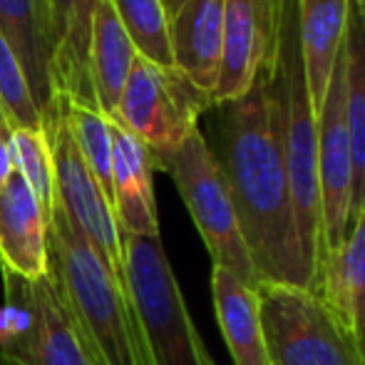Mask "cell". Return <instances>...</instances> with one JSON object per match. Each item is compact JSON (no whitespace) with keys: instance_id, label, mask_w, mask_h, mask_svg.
Returning <instances> with one entry per match:
<instances>
[{"instance_id":"1","label":"cell","mask_w":365,"mask_h":365,"mask_svg":"<svg viewBox=\"0 0 365 365\" xmlns=\"http://www.w3.org/2000/svg\"><path fill=\"white\" fill-rule=\"evenodd\" d=\"M209 112L214 137L207 142L229 184L259 284L311 289L286 177L279 102L264 70L244 97Z\"/></svg>"},{"instance_id":"2","label":"cell","mask_w":365,"mask_h":365,"mask_svg":"<svg viewBox=\"0 0 365 365\" xmlns=\"http://www.w3.org/2000/svg\"><path fill=\"white\" fill-rule=\"evenodd\" d=\"M50 276L95 365H147L130 291L70 224L60 204L48 224Z\"/></svg>"},{"instance_id":"3","label":"cell","mask_w":365,"mask_h":365,"mask_svg":"<svg viewBox=\"0 0 365 365\" xmlns=\"http://www.w3.org/2000/svg\"><path fill=\"white\" fill-rule=\"evenodd\" d=\"M127 291L142 333L147 365H217L184 303L159 236L122 231Z\"/></svg>"},{"instance_id":"4","label":"cell","mask_w":365,"mask_h":365,"mask_svg":"<svg viewBox=\"0 0 365 365\" xmlns=\"http://www.w3.org/2000/svg\"><path fill=\"white\" fill-rule=\"evenodd\" d=\"M152 159L154 169H164L177 184L179 197L192 214L194 226L212 256V264L256 289L259 274L241 234L229 184L202 130H194L177 149L157 154Z\"/></svg>"},{"instance_id":"5","label":"cell","mask_w":365,"mask_h":365,"mask_svg":"<svg viewBox=\"0 0 365 365\" xmlns=\"http://www.w3.org/2000/svg\"><path fill=\"white\" fill-rule=\"evenodd\" d=\"M259 311L271 365H365L363 343L321 293L259 284Z\"/></svg>"},{"instance_id":"6","label":"cell","mask_w":365,"mask_h":365,"mask_svg":"<svg viewBox=\"0 0 365 365\" xmlns=\"http://www.w3.org/2000/svg\"><path fill=\"white\" fill-rule=\"evenodd\" d=\"M209 110L212 100L177 68H157L137 55L112 122L125 127L157 157L177 149L199 130V120Z\"/></svg>"},{"instance_id":"7","label":"cell","mask_w":365,"mask_h":365,"mask_svg":"<svg viewBox=\"0 0 365 365\" xmlns=\"http://www.w3.org/2000/svg\"><path fill=\"white\" fill-rule=\"evenodd\" d=\"M43 132L48 135L50 147H53L55 192H58L60 209L70 219V224L90 241L92 249L102 256L112 276L127 289L125 246H122V231L117 224L115 209L87 169L85 159L65 125L63 107H60V115L43 127Z\"/></svg>"},{"instance_id":"8","label":"cell","mask_w":365,"mask_h":365,"mask_svg":"<svg viewBox=\"0 0 365 365\" xmlns=\"http://www.w3.org/2000/svg\"><path fill=\"white\" fill-rule=\"evenodd\" d=\"M318 187H321V266L348 236L353 194V152L346 122L343 48L318 107Z\"/></svg>"},{"instance_id":"9","label":"cell","mask_w":365,"mask_h":365,"mask_svg":"<svg viewBox=\"0 0 365 365\" xmlns=\"http://www.w3.org/2000/svg\"><path fill=\"white\" fill-rule=\"evenodd\" d=\"M279 0H226L212 107L244 97L259 80L276 33Z\"/></svg>"},{"instance_id":"10","label":"cell","mask_w":365,"mask_h":365,"mask_svg":"<svg viewBox=\"0 0 365 365\" xmlns=\"http://www.w3.org/2000/svg\"><path fill=\"white\" fill-rule=\"evenodd\" d=\"M0 35L23 68L45 127L60 115L53 82V33L48 0H0Z\"/></svg>"},{"instance_id":"11","label":"cell","mask_w":365,"mask_h":365,"mask_svg":"<svg viewBox=\"0 0 365 365\" xmlns=\"http://www.w3.org/2000/svg\"><path fill=\"white\" fill-rule=\"evenodd\" d=\"M30 328L10 351L23 365H95L77 336L50 271L30 281Z\"/></svg>"},{"instance_id":"12","label":"cell","mask_w":365,"mask_h":365,"mask_svg":"<svg viewBox=\"0 0 365 365\" xmlns=\"http://www.w3.org/2000/svg\"><path fill=\"white\" fill-rule=\"evenodd\" d=\"M0 269L28 281L50 271L48 219L18 172L0 189Z\"/></svg>"},{"instance_id":"13","label":"cell","mask_w":365,"mask_h":365,"mask_svg":"<svg viewBox=\"0 0 365 365\" xmlns=\"http://www.w3.org/2000/svg\"><path fill=\"white\" fill-rule=\"evenodd\" d=\"M100 0H48L53 33V82L58 97L97 110L90 75L92 15Z\"/></svg>"},{"instance_id":"14","label":"cell","mask_w":365,"mask_h":365,"mask_svg":"<svg viewBox=\"0 0 365 365\" xmlns=\"http://www.w3.org/2000/svg\"><path fill=\"white\" fill-rule=\"evenodd\" d=\"M112 127V209L120 231L135 236H159L154 202V159L135 135L110 120Z\"/></svg>"},{"instance_id":"15","label":"cell","mask_w":365,"mask_h":365,"mask_svg":"<svg viewBox=\"0 0 365 365\" xmlns=\"http://www.w3.org/2000/svg\"><path fill=\"white\" fill-rule=\"evenodd\" d=\"M226 0H184L169 20L174 68L212 100L221 63Z\"/></svg>"},{"instance_id":"16","label":"cell","mask_w":365,"mask_h":365,"mask_svg":"<svg viewBox=\"0 0 365 365\" xmlns=\"http://www.w3.org/2000/svg\"><path fill=\"white\" fill-rule=\"evenodd\" d=\"M296 18L306 85L318 115L346 38L348 0H296Z\"/></svg>"},{"instance_id":"17","label":"cell","mask_w":365,"mask_h":365,"mask_svg":"<svg viewBox=\"0 0 365 365\" xmlns=\"http://www.w3.org/2000/svg\"><path fill=\"white\" fill-rule=\"evenodd\" d=\"M212 296L219 331L234 365H271L261 328L259 293L221 266L212 269Z\"/></svg>"},{"instance_id":"18","label":"cell","mask_w":365,"mask_h":365,"mask_svg":"<svg viewBox=\"0 0 365 365\" xmlns=\"http://www.w3.org/2000/svg\"><path fill=\"white\" fill-rule=\"evenodd\" d=\"M346 73V122L353 152V194L348 231L365 214V0H348L343 38Z\"/></svg>"},{"instance_id":"19","label":"cell","mask_w":365,"mask_h":365,"mask_svg":"<svg viewBox=\"0 0 365 365\" xmlns=\"http://www.w3.org/2000/svg\"><path fill=\"white\" fill-rule=\"evenodd\" d=\"M137 50L115 13L112 0H100L92 15L90 33V75L95 100L107 120H115L122 90L127 85Z\"/></svg>"},{"instance_id":"20","label":"cell","mask_w":365,"mask_h":365,"mask_svg":"<svg viewBox=\"0 0 365 365\" xmlns=\"http://www.w3.org/2000/svg\"><path fill=\"white\" fill-rule=\"evenodd\" d=\"M318 293L358 338L365 336V214L323 261Z\"/></svg>"},{"instance_id":"21","label":"cell","mask_w":365,"mask_h":365,"mask_svg":"<svg viewBox=\"0 0 365 365\" xmlns=\"http://www.w3.org/2000/svg\"><path fill=\"white\" fill-rule=\"evenodd\" d=\"M63 107L65 125L73 135L87 169L95 177L97 187L102 189L112 204V127L102 112L90 110V107L75 105L63 97H58Z\"/></svg>"},{"instance_id":"22","label":"cell","mask_w":365,"mask_h":365,"mask_svg":"<svg viewBox=\"0 0 365 365\" xmlns=\"http://www.w3.org/2000/svg\"><path fill=\"white\" fill-rule=\"evenodd\" d=\"M112 5L137 55L157 68H174L169 15L162 0H112Z\"/></svg>"},{"instance_id":"23","label":"cell","mask_w":365,"mask_h":365,"mask_svg":"<svg viewBox=\"0 0 365 365\" xmlns=\"http://www.w3.org/2000/svg\"><path fill=\"white\" fill-rule=\"evenodd\" d=\"M10 152H13L15 172L25 179L50 224V217L58 207V192H55L53 147H50L48 135L43 130L13 127L10 130Z\"/></svg>"},{"instance_id":"24","label":"cell","mask_w":365,"mask_h":365,"mask_svg":"<svg viewBox=\"0 0 365 365\" xmlns=\"http://www.w3.org/2000/svg\"><path fill=\"white\" fill-rule=\"evenodd\" d=\"M0 105L8 117L10 130L13 127L43 130V117L33 100L25 73L3 35H0Z\"/></svg>"},{"instance_id":"25","label":"cell","mask_w":365,"mask_h":365,"mask_svg":"<svg viewBox=\"0 0 365 365\" xmlns=\"http://www.w3.org/2000/svg\"><path fill=\"white\" fill-rule=\"evenodd\" d=\"M3 271V306H0V351H10L30 328V281Z\"/></svg>"},{"instance_id":"26","label":"cell","mask_w":365,"mask_h":365,"mask_svg":"<svg viewBox=\"0 0 365 365\" xmlns=\"http://www.w3.org/2000/svg\"><path fill=\"white\" fill-rule=\"evenodd\" d=\"M15 174L13 152H10V132L0 135V189L8 184V179Z\"/></svg>"},{"instance_id":"27","label":"cell","mask_w":365,"mask_h":365,"mask_svg":"<svg viewBox=\"0 0 365 365\" xmlns=\"http://www.w3.org/2000/svg\"><path fill=\"white\" fill-rule=\"evenodd\" d=\"M164 3V10H167V15H169V20L177 15V10H179V5L184 3V0H162Z\"/></svg>"},{"instance_id":"28","label":"cell","mask_w":365,"mask_h":365,"mask_svg":"<svg viewBox=\"0 0 365 365\" xmlns=\"http://www.w3.org/2000/svg\"><path fill=\"white\" fill-rule=\"evenodd\" d=\"M0 365H23L15 356H10V353L0 351Z\"/></svg>"},{"instance_id":"29","label":"cell","mask_w":365,"mask_h":365,"mask_svg":"<svg viewBox=\"0 0 365 365\" xmlns=\"http://www.w3.org/2000/svg\"><path fill=\"white\" fill-rule=\"evenodd\" d=\"M5 132H10V125H8V117H5V112H3V105H0V135H5Z\"/></svg>"},{"instance_id":"30","label":"cell","mask_w":365,"mask_h":365,"mask_svg":"<svg viewBox=\"0 0 365 365\" xmlns=\"http://www.w3.org/2000/svg\"><path fill=\"white\" fill-rule=\"evenodd\" d=\"M361 343H363V363H365V336L361 338Z\"/></svg>"}]
</instances>
